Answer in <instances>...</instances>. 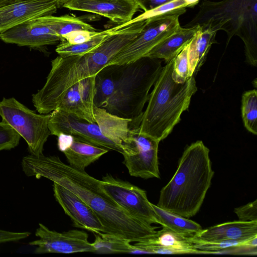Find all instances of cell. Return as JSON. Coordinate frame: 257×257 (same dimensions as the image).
<instances>
[{"label": "cell", "instance_id": "cell-38", "mask_svg": "<svg viewBox=\"0 0 257 257\" xmlns=\"http://www.w3.org/2000/svg\"><path fill=\"white\" fill-rule=\"evenodd\" d=\"M11 0H0V7L6 5L7 3L9 2Z\"/></svg>", "mask_w": 257, "mask_h": 257}, {"label": "cell", "instance_id": "cell-6", "mask_svg": "<svg viewBox=\"0 0 257 257\" xmlns=\"http://www.w3.org/2000/svg\"><path fill=\"white\" fill-rule=\"evenodd\" d=\"M113 53L105 44H101L82 55L62 57L51 61V68L45 84L32 95L37 111L49 114L56 109L65 92L79 81L96 76L112 59Z\"/></svg>", "mask_w": 257, "mask_h": 257}, {"label": "cell", "instance_id": "cell-24", "mask_svg": "<svg viewBox=\"0 0 257 257\" xmlns=\"http://www.w3.org/2000/svg\"><path fill=\"white\" fill-rule=\"evenodd\" d=\"M94 235L95 240L91 243L95 253L145 254L143 250L132 244L129 240L124 238L102 232L95 233Z\"/></svg>", "mask_w": 257, "mask_h": 257}, {"label": "cell", "instance_id": "cell-15", "mask_svg": "<svg viewBox=\"0 0 257 257\" xmlns=\"http://www.w3.org/2000/svg\"><path fill=\"white\" fill-rule=\"evenodd\" d=\"M0 39L6 43L32 48L54 45L61 37L36 19L26 21L0 33Z\"/></svg>", "mask_w": 257, "mask_h": 257}, {"label": "cell", "instance_id": "cell-34", "mask_svg": "<svg viewBox=\"0 0 257 257\" xmlns=\"http://www.w3.org/2000/svg\"><path fill=\"white\" fill-rule=\"evenodd\" d=\"M30 232H13L0 229V243L18 241L29 237Z\"/></svg>", "mask_w": 257, "mask_h": 257}, {"label": "cell", "instance_id": "cell-3", "mask_svg": "<svg viewBox=\"0 0 257 257\" xmlns=\"http://www.w3.org/2000/svg\"><path fill=\"white\" fill-rule=\"evenodd\" d=\"M107 66L114 89L102 108L112 114L131 119L130 127H139L150 90L162 71V61L146 56L127 64Z\"/></svg>", "mask_w": 257, "mask_h": 257}, {"label": "cell", "instance_id": "cell-27", "mask_svg": "<svg viewBox=\"0 0 257 257\" xmlns=\"http://www.w3.org/2000/svg\"><path fill=\"white\" fill-rule=\"evenodd\" d=\"M192 241L195 248L202 251L204 253H212L223 250L239 246H247L256 248L257 236L247 240H228L217 241H202L192 238Z\"/></svg>", "mask_w": 257, "mask_h": 257}, {"label": "cell", "instance_id": "cell-17", "mask_svg": "<svg viewBox=\"0 0 257 257\" xmlns=\"http://www.w3.org/2000/svg\"><path fill=\"white\" fill-rule=\"evenodd\" d=\"M62 7L94 13L119 25L131 21L140 9L135 0H69Z\"/></svg>", "mask_w": 257, "mask_h": 257}, {"label": "cell", "instance_id": "cell-33", "mask_svg": "<svg viewBox=\"0 0 257 257\" xmlns=\"http://www.w3.org/2000/svg\"><path fill=\"white\" fill-rule=\"evenodd\" d=\"M98 32L88 31H77L67 34L64 37V40L72 44H79L90 40Z\"/></svg>", "mask_w": 257, "mask_h": 257}, {"label": "cell", "instance_id": "cell-13", "mask_svg": "<svg viewBox=\"0 0 257 257\" xmlns=\"http://www.w3.org/2000/svg\"><path fill=\"white\" fill-rule=\"evenodd\" d=\"M56 0H11L0 7V33L28 20L52 15Z\"/></svg>", "mask_w": 257, "mask_h": 257}, {"label": "cell", "instance_id": "cell-29", "mask_svg": "<svg viewBox=\"0 0 257 257\" xmlns=\"http://www.w3.org/2000/svg\"><path fill=\"white\" fill-rule=\"evenodd\" d=\"M186 7H187V4L185 0H173L152 10L145 12L136 18L132 19L127 23L118 25L112 28L113 30L116 31L133 23L145 20L152 17L161 15L177 9Z\"/></svg>", "mask_w": 257, "mask_h": 257}, {"label": "cell", "instance_id": "cell-21", "mask_svg": "<svg viewBox=\"0 0 257 257\" xmlns=\"http://www.w3.org/2000/svg\"><path fill=\"white\" fill-rule=\"evenodd\" d=\"M93 112L96 122L103 136L122 149V143L127 136L132 120L112 114L95 106Z\"/></svg>", "mask_w": 257, "mask_h": 257}, {"label": "cell", "instance_id": "cell-22", "mask_svg": "<svg viewBox=\"0 0 257 257\" xmlns=\"http://www.w3.org/2000/svg\"><path fill=\"white\" fill-rule=\"evenodd\" d=\"M217 31L208 27L200 26L189 43L188 58L190 76H194L203 64L215 40Z\"/></svg>", "mask_w": 257, "mask_h": 257}, {"label": "cell", "instance_id": "cell-11", "mask_svg": "<svg viewBox=\"0 0 257 257\" xmlns=\"http://www.w3.org/2000/svg\"><path fill=\"white\" fill-rule=\"evenodd\" d=\"M48 128L50 134L78 137L98 147L122 154L123 151L102 134L96 122L92 123L70 113L55 109L50 114Z\"/></svg>", "mask_w": 257, "mask_h": 257}, {"label": "cell", "instance_id": "cell-28", "mask_svg": "<svg viewBox=\"0 0 257 257\" xmlns=\"http://www.w3.org/2000/svg\"><path fill=\"white\" fill-rule=\"evenodd\" d=\"M242 117L244 126L249 132L257 134V91H246L242 96Z\"/></svg>", "mask_w": 257, "mask_h": 257}, {"label": "cell", "instance_id": "cell-9", "mask_svg": "<svg viewBox=\"0 0 257 257\" xmlns=\"http://www.w3.org/2000/svg\"><path fill=\"white\" fill-rule=\"evenodd\" d=\"M159 142L141 133L139 127L130 128L121 148L123 163L130 175L145 179L160 178L158 157Z\"/></svg>", "mask_w": 257, "mask_h": 257}, {"label": "cell", "instance_id": "cell-30", "mask_svg": "<svg viewBox=\"0 0 257 257\" xmlns=\"http://www.w3.org/2000/svg\"><path fill=\"white\" fill-rule=\"evenodd\" d=\"M189 43L174 58L172 76L173 79L179 83L185 82L190 77L188 58Z\"/></svg>", "mask_w": 257, "mask_h": 257}, {"label": "cell", "instance_id": "cell-20", "mask_svg": "<svg viewBox=\"0 0 257 257\" xmlns=\"http://www.w3.org/2000/svg\"><path fill=\"white\" fill-rule=\"evenodd\" d=\"M199 28V26L190 28L180 26L173 33L153 48L146 56L163 59L166 63L168 62L191 41Z\"/></svg>", "mask_w": 257, "mask_h": 257}, {"label": "cell", "instance_id": "cell-19", "mask_svg": "<svg viewBox=\"0 0 257 257\" xmlns=\"http://www.w3.org/2000/svg\"><path fill=\"white\" fill-rule=\"evenodd\" d=\"M257 236V221H233L211 226L192 236L202 241L244 240Z\"/></svg>", "mask_w": 257, "mask_h": 257}, {"label": "cell", "instance_id": "cell-2", "mask_svg": "<svg viewBox=\"0 0 257 257\" xmlns=\"http://www.w3.org/2000/svg\"><path fill=\"white\" fill-rule=\"evenodd\" d=\"M209 150L201 141L188 146L174 176L161 190L157 205L189 218L200 209L214 175Z\"/></svg>", "mask_w": 257, "mask_h": 257}, {"label": "cell", "instance_id": "cell-16", "mask_svg": "<svg viewBox=\"0 0 257 257\" xmlns=\"http://www.w3.org/2000/svg\"><path fill=\"white\" fill-rule=\"evenodd\" d=\"M163 228L147 236L134 245L146 254L204 253L194 248L191 237L175 232L169 228Z\"/></svg>", "mask_w": 257, "mask_h": 257}, {"label": "cell", "instance_id": "cell-10", "mask_svg": "<svg viewBox=\"0 0 257 257\" xmlns=\"http://www.w3.org/2000/svg\"><path fill=\"white\" fill-rule=\"evenodd\" d=\"M105 192L125 211L146 223H158L157 216L146 192L131 183L107 174L101 180Z\"/></svg>", "mask_w": 257, "mask_h": 257}, {"label": "cell", "instance_id": "cell-12", "mask_svg": "<svg viewBox=\"0 0 257 257\" xmlns=\"http://www.w3.org/2000/svg\"><path fill=\"white\" fill-rule=\"evenodd\" d=\"M35 235L39 238L29 243L30 245L37 246L35 253L94 252L92 243L88 240V234L82 230L72 229L59 232L39 223Z\"/></svg>", "mask_w": 257, "mask_h": 257}, {"label": "cell", "instance_id": "cell-32", "mask_svg": "<svg viewBox=\"0 0 257 257\" xmlns=\"http://www.w3.org/2000/svg\"><path fill=\"white\" fill-rule=\"evenodd\" d=\"M234 211L239 220L257 221V200L236 208Z\"/></svg>", "mask_w": 257, "mask_h": 257}, {"label": "cell", "instance_id": "cell-23", "mask_svg": "<svg viewBox=\"0 0 257 257\" xmlns=\"http://www.w3.org/2000/svg\"><path fill=\"white\" fill-rule=\"evenodd\" d=\"M36 20L55 32L61 37L62 41H64L66 35L75 31L97 32L91 25L78 18L68 15L59 17L50 15L39 17Z\"/></svg>", "mask_w": 257, "mask_h": 257}, {"label": "cell", "instance_id": "cell-26", "mask_svg": "<svg viewBox=\"0 0 257 257\" xmlns=\"http://www.w3.org/2000/svg\"><path fill=\"white\" fill-rule=\"evenodd\" d=\"M114 30L110 28L98 32L90 40L79 44H70L65 40L60 41L56 52L62 57L84 55L98 46Z\"/></svg>", "mask_w": 257, "mask_h": 257}, {"label": "cell", "instance_id": "cell-35", "mask_svg": "<svg viewBox=\"0 0 257 257\" xmlns=\"http://www.w3.org/2000/svg\"><path fill=\"white\" fill-rule=\"evenodd\" d=\"M144 12L152 10L173 0H135Z\"/></svg>", "mask_w": 257, "mask_h": 257}, {"label": "cell", "instance_id": "cell-18", "mask_svg": "<svg viewBox=\"0 0 257 257\" xmlns=\"http://www.w3.org/2000/svg\"><path fill=\"white\" fill-rule=\"evenodd\" d=\"M57 146L71 166L81 170L99 159L108 150L78 137L65 134L57 136Z\"/></svg>", "mask_w": 257, "mask_h": 257}, {"label": "cell", "instance_id": "cell-14", "mask_svg": "<svg viewBox=\"0 0 257 257\" xmlns=\"http://www.w3.org/2000/svg\"><path fill=\"white\" fill-rule=\"evenodd\" d=\"M54 196L75 227L94 233H104V229L93 210L75 194L53 182Z\"/></svg>", "mask_w": 257, "mask_h": 257}, {"label": "cell", "instance_id": "cell-1", "mask_svg": "<svg viewBox=\"0 0 257 257\" xmlns=\"http://www.w3.org/2000/svg\"><path fill=\"white\" fill-rule=\"evenodd\" d=\"M21 165L27 176L47 178L80 197L97 215L105 233L132 242L156 232L157 227L135 218L121 208L103 190L101 180L64 163L58 156L30 154L23 157Z\"/></svg>", "mask_w": 257, "mask_h": 257}, {"label": "cell", "instance_id": "cell-7", "mask_svg": "<svg viewBox=\"0 0 257 257\" xmlns=\"http://www.w3.org/2000/svg\"><path fill=\"white\" fill-rule=\"evenodd\" d=\"M186 11V8H179L146 19L137 37L123 48L106 66L127 64L145 57L180 26L179 16Z\"/></svg>", "mask_w": 257, "mask_h": 257}, {"label": "cell", "instance_id": "cell-25", "mask_svg": "<svg viewBox=\"0 0 257 257\" xmlns=\"http://www.w3.org/2000/svg\"><path fill=\"white\" fill-rule=\"evenodd\" d=\"M157 216L159 224L172 230L192 236L202 230L201 225L189 218H185L163 209L151 203Z\"/></svg>", "mask_w": 257, "mask_h": 257}, {"label": "cell", "instance_id": "cell-4", "mask_svg": "<svg viewBox=\"0 0 257 257\" xmlns=\"http://www.w3.org/2000/svg\"><path fill=\"white\" fill-rule=\"evenodd\" d=\"M174 58L163 67L150 93L139 126L141 133L159 142L165 139L180 121L182 112L188 109L197 90L194 76L182 83L173 79Z\"/></svg>", "mask_w": 257, "mask_h": 257}, {"label": "cell", "instance_id": "cell-36", "mask_svg": "<svg viewBox=\"0 0 257 257\" xmlns=\"http://www.w3.org/2000/svg\"><path fill=\"white\" fill-rule=\"evenodd\" d=\"M200 0H185L187 7H193L197 5Z\"/></svg>", "mask_w": 257, "mask_h": 257}, {"label": "cell", "instance_id": "cell-8", "mask_svg": "<svg viewBox=\"0 0 257 257\" xmlns=\"http://www.w3.org/2000/svg\"><path fill=\"white\" fill-rule=\"evenodd\" d=\"M0 116L26 141L31 155H43L44 144L50 135L49 114H37L11 97L0 101Z\"/></svg>", "mask_w": 257, "mask_h": 257}, {"label": "cell", "instance_id": "cell-37", "mask_svg": "<svg viewBox=\"0 0 257 257\" xmlns=\"http://www.w3.org/2000/svg\"><path fill=\"white\" fill-rule=\"evenodd\" d=\"M69 0H56L58 8L63 7L64 4Z\"/></svg>", "mask_w": 257, "mask_h": 257}, {"label": "cell", "instance_id": "cell-5", "mask_svg": "<svg viewBox=\"0 0 257 257\" xmlns=\"http://www.w3.org/2000/svg\"><path fill=\"white\" fill-rule=\"evenodd\" d=\"M199 10L184 27L196 26L224 31L226 47L231 39L238 36L244 45L246 62L257 65V0L203 1Z\"/></svg>", "mask_w": 257, "mask_h": 257}, {"label": "cell", "instance_id": "cell-31", "mask_svg": "<svg viewBox=\"0 0 257 257\" xmlns=\"http://www.w3.org/2000/svg\"><path fill=\"white\" fill-rule=\"evenodd\" d=\"M21 136L10 125L0 122V151L9 150L17 147Z\"/></svg>", "mask_w": 257, "mask_h": 257}]
</instances>
